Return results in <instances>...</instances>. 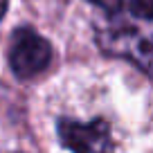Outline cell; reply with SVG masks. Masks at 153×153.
I'll list each match as a JSON object with an SVG mask.
<instances>
[{
    "mask_svg": "<svg viewBox=\"0 0 153 153\" xmlns=\"http://www.w3.org/2000/svg\"><path fill=\"white\" fill-rule=\"evenodd\" d=\"M97 43L110 56L128 59L144 70H153V36L135 27H108L97 32Z\"/></svg>",
    "mask_w": 153,
    "mask_h": 153,
    "instance_id": "1",
    "label": "cell"
},
{
    "mask_svg": "<svg viewBox=\"0 0 153 153\" xmlns=\"http://www.w3.org/2000/svg\"><path fill=\"white\" fill-rule=\"evenodd\" d=\"M56 128L63 146H68L72 153H115L113 133L104 120L79 122L63 117L59 120Z\"/></svg>",
    "mask_w": 153,
    "mask_h": 153,
    "instance_id": "2",
    "label": "cell"
},
{
    "mask_svg": "<svg viewBox=\"0 0 153 153\" xmlns=\"http://www.w3.org/2000/svg\"><path fill=\"white\" fill-rule=\"evenodd\" d=\"M52 61V48L34 29H16L9 43V65L20 79L41 74Z\"/></svg>",
    "mask_w": 153,
    "mask_h": 153,
    "instance_id": "3",
    "label": "cell"
},
{
    "mask_svg": "<svg viewBox=\"0 0 153 153\" xmlns=\"http://www.w3.org/2000/svg\"><path fill=\"white\" fill-rule=\"evenodd\" d=\"M131 11L137 18L153 20V0H131Z\"/></svg>",
    "mask_w": 153,
    "mask_h": 153,
    "instance_id": "4",
    "label": "cell"
},
{
    "mask_svg": "<svg viewBox=\"0 0 153 153\" xmlns=\"http://www.w3.org/2000/svg\"><path fill=\"white\" fill-rule=\"evenodd\" d=\"M88 2L95 5V7H99V9H104L106 14H120L124 0H88Z\"/></svg>",
    "mask_w": 153,
    "mask_h": 153,
    "instance_id": "5",
    "label": "cell"
},
{
    "mask_svg": "<svg viewBox=\"0 0 153 153\" xmlns=\"http://www.w3.org/2000/svg\"><path fill=\"white\" fill-rule=\"evenodd\" d=\"M5 11H7V0H0V18L5 16Z\"/></svg>",
    "mask_w": 153,
    "mask_h": 153,
    "instance_id": "6",
    "label": "cell"
}]
</instances>
